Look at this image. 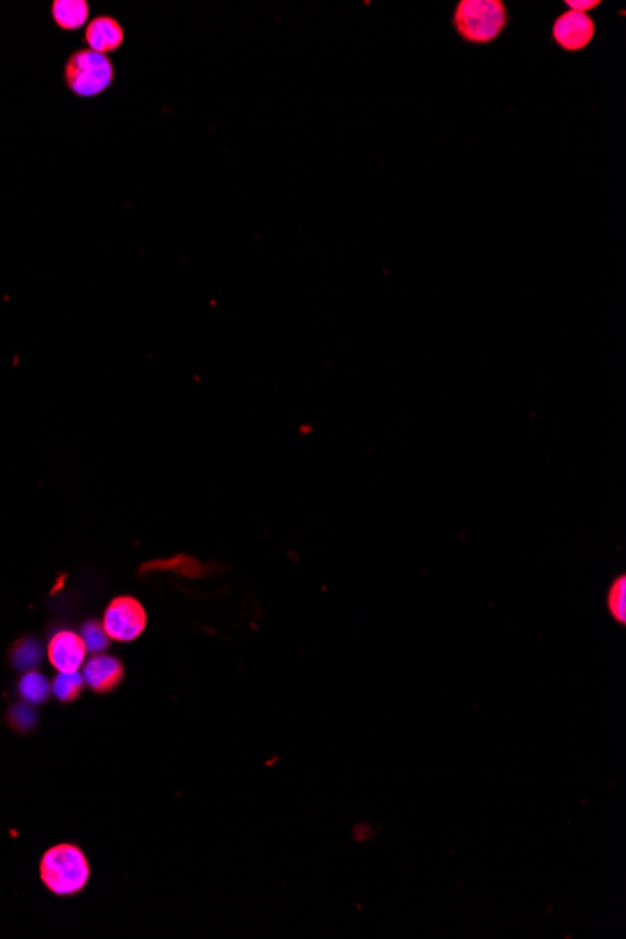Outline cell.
I'll return each instance as SVG.
<instances>
[{"label": "cell", "instance_id": "11", "mask_svg": "<svg viewBox=\"0 0 626 939\" xmlns=\"http://www.w3.org/2000/svg\"><path fill=\"white\" fill-rule=\"evenodd\" d=\"M42 658H44V649L40 641L25 638L15 643L14 651H12V664L17 670H34L42 662Z\"/></svg>", "mask_w": 626, "mask_h": 939}, {"label": "cell", "instance_id": "1", "mask_svg": "<svg viewBox=\"0 0 626 939\" xmlns=\"http://www.w3.org/2000/svg\"><path fill=\"white\" fill-rule=\"evenodd\" d=\"M40 876L53 895H77L89 883V861L74 844H59L45 851Z\"/></svg>", "mask_w": 626, "mask_h": 939}, {"label": "cell", "instance_id": "13", "mask_svg": "<svg viewBox=\"0 0 626 939\" xmlns=\"http://www.w3.org/2000/svg\"><path fill=\"white\" fill-rule=\"evenodd\" d=\"M79 636H81V640L85 641L87 651L94 653V655L104 653L105 649L109 647V641H111V638L105 632L104 625H100L96 621H87L85 625L81 626Z\"/></svg>", "mask_w": 626, "mask_h": 939}, {"label": "cell", "instance_id": "2", "mask_svg": "<svg viewBox=\"0 0 626 939\" xmlns=\"http://www.w3.org/2000/svg\"><path fill=\"white\" fill-rule=\"evenodd\" d=\"M115 79L113 62L102 53L87 49L74 51L64 64V83L79 98H94L111 87Z\"/></svg>", "mask_w": 626, "mask_h": 939}, {"label": "cell", "instance_id": "8", "mask_svg": "<svg viewBox=\"0 0 626 939\" xmlns=\"http://www.w3.org/2000/svg\"><path fill=\"white\" fill-rule=\"evenodd\" d=\"M85 42L90 51L109 55L124 45V27L111 15H96L85 27Z\"/></svg>", "mask_w": 626, "mask_h": 939}, {"label": "cell", "instance_id": "12", "mask_svg": "<svg viewBox=\"0 0 626 939\" xmlns=\"http://www.w3.org/2000/svg\"><path fill=\"white\" fill-rule=\"evenodd\" d=\"M83 688H85V679L79 671H72V673H60L59 671V675L53 679L51 692L62 703H70V701H75L81 696Z\"/></svg>", "mask_w": 626, "mask_h": 939}, {"label": "cell", "instance_id": "3", "mask_svg": "<svg viewBox=\"0 0 626 939\" xmlns=\"http://www.w3.org/2000/svg\"><path fill=\"white\" fill-rule=\"evenodd\" d=\"M456 29L467 42L488 44L507 25V8L499 0H463L456 8Z\"/></svg>", "mask_w": 626, "mask_h": 939}, {"label": "cell", "instance_id": "4", "mask_svg": "<svg viewBox=\"0 0 626 939\" xmlns=\"http://www.w3.org/2000/svg\"><path fill=\"white\" fill-rule=\"evenodd\" d=\"M102 625L111 640L134 641L147 628V612L134 597H117L107 606Z\"/></svg>", "mask_w": 626, "mask_h": 939}, {"label": "cell", "instance_id": "16", "mask_svg": "<svg viewBox=\"0 0 626 939\" xmlns=\"http://www.w3.org/2000/svg\"><path fill=\"white\" fill-rule=\"evenodd\" d=\"M597 4V0H593V2H568L570 10H574V12H582V14H585V12H587V10H591V8H595Z\"/></svg>", "mask_w": 626, "mask_h": 939}, {"label": "cell", "instance_id": "15", "mask_svg": "<svg viewBox=\"0 0 626 939\" xmlns=\"http://www.w3.org/2000/svg\"><path fill=\"white\" fill-rule=\"evenodd\" d=\"M8 720H10V726L17 731H30L36 728L38 724V716H36V711L32 709V705L29 703H15L14 707L10 709L8 713Z\"/></svg>", "mask_w": 626, "mask_h": 939}, {"label": "cell", "instance_id": "14", "mask_svg": "<svg viewBox=\"0 0 626 939\" xmlns=\"http://www.w3.org/2000/svg\"><path fill=\"white\" fill-rule=\"evenodd\" d=\"M608 610L612 613L613 619L619 625H625L626 621V578L621 574L610 587L608 593Z\"/></svg>", "mask_w": 626, "mask_h": 939}, {"label": "cell", "instance_id": "7", "mask_svg": "<svg viewBox=\"0 0 626 939\" xmlns=\"http://www.w3.org/2000/svg\"><path fill=\"white\" fill-rule=\"evenodd\" d=\"M83 679L96 694H109L113 692L124 679V666L119 658L109 655H96L83 664Z\"/></svg>", "mask_w": 626, "mask_h": 939}, {"label": "cell", "instance_id": "5", "mask_svg": "<svg viewBox=\"0 0 626 939\" xmlns=\"http://www.w3.org/2000/svg\"><path fill=\"white\" fill-rule=\"evenodd\" d=\"M47 656L55 670L60 673H72V671H79V668L85 664L87 647L79 634H75L72 630H60L49 641Z\"/></svg>", "mask_w": 626, "mask_h": 939}, {"label": "cell", "instance_id": "6", "mask_svg": "<svg viewBox=\"0 0 626 939\" xmlns=\"http://www.w3.org/2000/svg\"><path fill=\"white\" fill-rule=\"evenodd\" d=\"M595 36L593 19L582 12L568 10L553 25V38L567 51H580L587 47Z\"/></svg>", "mask_w": 626, "mask_h": 939}, {"label": "cell", "instance_id": "10", "mask_svg": "<svg viewBox=\"0 0 626 939\" xmlns=\"http://www.w3.org/2000/svg\"><path fill=\"white\" fill-rule=\"evenodd\" d=\"M17 690H19L21 700L25 701V703H29V705H42V703L49 700V696H51V685H49V681L45 679L42 673H38V671H27V673L21 677Z\"/></svg>", "mask_w": 626, "mask_h": 939}, {"label": "cell", "instance_id": "9", "mask_svg": "<svg viewBox=\"0 0 626 939\" xmlns=\"http://www.w3.org/2000/svg\"><path fill=\"white\" fill-rule=\"evenodd\" d=\"M87 0H55L51 6V17L62 30H77L89 23Z\"/></svg>", "mask_w": 626, "mask_h": 939}]
</instances>
